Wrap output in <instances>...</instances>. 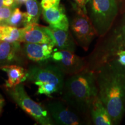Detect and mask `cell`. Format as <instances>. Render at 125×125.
Returning <instances> with one entry per match:
<instances>
[{
	"label": "cell",
	"instance_id": "6da1fadb",
	"mask_svg": "<svg viewBox=\"0 0 125 125\" xmlns=\"http://www.w3.org/2000/svg\"><path fill=\"white\" fill-rule=\"evenodd\" d=\"M100 99L114 125H119L125 114V67L116 59L109 61L94 71Z\"/></svg>",
	"mask_w": 125,
	"mask_h": 125
},
{
	"label": "cell",
	"instance_id": "7a4b0ae2",
	"mask_svg": "<svg viewBox=\"0 0 125 125\" xmlns=\"http://www.w3.org/2000/svg\"><path fill=\"white\" fill-rule=\"evenodd\" d=\"M98 93L96 73L89 68L69 75L61 93L65 104L81 114L90 112Z\"/></svg>",
	"mask_w": 125,
	"mask_h": 125
},
{
	"label": "cell",
	"instance_id": "3957f363",
	"mask_svg": "<svg viewBox=\"0 0 125 125\" xmlns=\"http://www.w3.org/2000/svg\"><path fill=\"white\" fill-rule=\"evenodd\" d=\"M125 50V14L119 24L95 49L87 68L95 71L98 67L116 58L119 51Z\"/></svg>",
	"mask_w": 125,
	"mask_h": 125
},
{
	"label": "cell",
	"instance_id": "277c9868",
	"mask_svg": "<svg viewBox=\"0 0 125 125\" xmlns=\"http://www.w3.org/2000/svg\"><path fill=\"white\" fill-rule=\"evenodd\" d=\"M87 15L97 34L104 37L110 31L118 13L116 0H89L86 5Z\"/></svg>",
	"mask_w": 125,
	"mask_h": 125
},
{
	"label": "cell",
	"instance_id": "5b68a950",
	"mask_svg": "<svg viewBox=\"0 0 125 125\" xmlns=\"http://www.w3.org/2000/svg\"><path fill=\"white\" fill-rule=\"evenodd\" d=\"M7 90L16 104L39 124L42 125L54 124V121L49 112L41 104L34 101L28 95L22 84H19Z\"/></svg>",
	"mask_w": 125,
	"mask_h": 125
},
{
	"label": "cell",
	"instance_id": "8992f818",
	"mask_svg": "<svg viewBox=\"0 0 125 125\" xmlns=\"http://www.w3.org/2000/svg\"><path fill=\"white\" fill-rule=\"evenodd\" d=\"M73 8L76 13L70 23L71 30L76 42L85 51H87L97 34L87 13L78 8Z\"/></svg>",
	"mask_w": 125,
	"mask_h": 125
},
{
	"label": "cell",
	"instance_id": "52a82bcc",
	"mask_svg": "<svg viewBox=\"0 0 125 125\" xmlns=\"http://www.w3.org/2000/svg\"><path fill=\"white\" fill-rule=\"evenodd\" d=\"M27 71V81L35 83L37 82H48L55 85L58 87L60 93L64 85V74L57 65L47 66L32 65L29 67Z\"/></svg>",
	"mask_w": 125,
	"mask_h": 125
},
{
	"label": "cell",
	"instance_id": "ba28073f",
	"mask_svg": "<svg viewBox=\"0 0 125 125\" xmlns=\"http://www.w3.org/2000/svg\"><path fill=\"white\" fill-rule=\"evenodd\" d=\"M51 59L64 74L68 75L77 74L87 68L85 59L67 50L54 49Z\"/></svg>",
	"mask_w": 125,
	"mask_h": 125
},
{
	"label": "cell",
	"instance_id": "9c48e42d",
	"mask_svg": "<svg viewBox=\"0 0 125 125\" xmlns=\"http://www.w3.org/2000/svg\"><path fill=\"white\" fill-rule=\"evenodd\" d=\"M48 111L54 122L61 125H79L85 123L78 113L67 104L52 101L47 104Z\"/></svg>",
	"mask_w": 125,
	"mask_h": 125
},
{
	"label": "cell",
	"instance_id": "30bf717a",
	"mask_svg": "<svg viewBox=\"0 0 125 125\" xmlns=\"http://www.w3.org/2000/svg\"><path fill=\"white\" fill-rule=\"evenodd\" d=\"M20 43L0 40V70L6 65H20L24 63L26 56Z\"/></svg>",
	"mask_w": 125,
	"mask_h": 125
},
{
	"label": "cell",
	"instance_id": "8fae6325",
	"mask_svg": "<svg viewBox=\"0 0 125 125\" xmlns=\"http://www.w3.org/2000/svg\"><path fill=\"white\" fill-rule=\"evenodd\" d=\"M21 42L54 45V40L52 37L49 27L40 26L38 23L29 24L23 27Z\"/></svg>",
	"mask_w": 125,
	"mask_h": 125
},
{
	"label": "cell",
	"instance_id": "7c38bea8",
	"mask_svg": "<svg viewBox=\"0 0 125 125\" xmlns=\"http://www.w3.org/2000/svg\"><path fill=\"white\" fill-rule=\"evenodd\" d=\"M54 47L51 43L24 42L23 50L27 59L35 62H43L51 59Z\"/></svg>",
	"mask_w": 125,
	"mask_h": 125
},
{
	"label": "cell",
	"instance_id": "4fadbf2b",
	"mask_svg": "<svg viewBox=\"0 0 125 125\" xmlns=\"http://www.w3.org/2000/svg\"><path fill=\"white\" fill-rule=\"evenodd\" d=\"M43 18L50 26L68 31L70 23L65 15V9L62 5L58 7L42 9Z\"/></svg>",
	"mask_w": 125,
	"mask_h": 125
},
{
	"label": "cell",
	"instance_id": "5bb4252c",
	"mask_svg": "<svg viewBox=\"0 0 125 125\" xmlns=\"http://www.w3.org/2000/svg\"><path fill=\"white\" fill-rule=\"evenodd\" d=\"M49 29L57 49L67 50L74 52L76 49L75 41L69 30H63L50 26Z\"/></svg>",
	"mask_w": 125,
	"mask_h": 125
},
{
	"label": "cell",
	"instance_id": "9a60e30c",
	"mask_svg": "<svg viewBox=\"0 0 125 125\" xmlns=\"http://www.w3.org/2000/svg\"><path fill=\"white\" fill-rule=\"evenodd\" d=\"M1 70L7 74L8 79L4 86L6 89L12 88L21 84L27 79V71L23 67L19 65H9L2 67Z\"/></svg>",
	"mask_w": 125,
	"mask_h": 125
},
{
	"label": "cell",
	"instance_id": "2e32d148",
	"mask_svg": "<svg viewBox=\"0 0 125 125\" xmlns=\"http://www.w3.org/2000/svg\"><path fill=\"white\" fill-rule=\"evenodd\" d=\"M90 114L93 123L96 125H112V119L98 96L92 103Z\"/></svg>",
	"mask_w": 125,
	"mask_h": 125
},
{
	"label": "cell",
	"instance_id": "e0dca14e",
	"mask_svg": "<svg viewBox=\"0 0 125 125\" xmlns=\"http://www.w3.org/2000/svg\"><path fill=\"white\" fill-rule=\"evenodd\" d=\"M26 8V23L29 24L38 23L42 8L38 0H27L25 3Z\"/></svg>",
	"mask_w": 125,
	"mask_h": 125
},
{
	"label": "cell",
	"instance_id": "ac0fdd59",
	"mask_svg": "<svg viewBox=\"0 0 125 125\" xmlns=\"http://www.w3.org/2000/svg\"><path fill=\"white\" fill-rule=\"evenodd\" d=\"M23 27L10 26H0V40L9 42L19 41L21 42Z\"/></svg>",
	"mask_w": 125,
	"mask_h": 125
},
{
	"label": "cell",
	"instance_id": "d6986e66",
	"mask_svg": "<svg viewBox=\"0 0 125 125\" xmlns=\"http://www.w3.org/2000/svg\"><path fill=\"white\" fill-rule=\"evenodd\" d=\"M0 26H10L18 28L23 26L24 27L27 26L26 13L21 12L19 8L16 7L9 18Z\"/></svg>",
	"mask_w": 125,
	"mask_h": 125
},
{
	"label": "cell",
	"instance_id": "ffe728a7",
	"mask_svg": "<svg viewBox=\"0 0 125 125\" xmlns=\"http://www.w3.org/2000/svg\"><path fill=\"white\" fill-rule=\"evenodd\" d=\"M34 84L38 86L37 93L39 94H45L51 97V95L54 93H60L58 87L54 84L42 82H35Z\"/></svg>",
	"mask_w": 125,
	"mask_h": 125
},
{
	"label": "cell",
	"instance_id": "44dd1931",
	"mask_svg": "<svg viewBox=\"0 0 125 125\" xmlns=\"http://www.w3.org/2000/svg\"><path fill=\"white\" fill-rule=\"evenodd\" d=\"M18 5H13L11 7H4L0 8V25L9 18L13 13V10Z\"/></svg>",
	"mask_w": 125,
	"mask_h": 125
},
{
	"label": "cell",
	"instance_id": "7402d4cb",
	"mask_svg": "<svg viewBox=\"0 0 125 125\" xmlns=\"http://www.w3.org/2000/svg\"><path fill=\"white\" fill-rule=\"evenodd\" d=\"M60 1L61 0H41V5L42 9L58 7L60 5Z\"/></svg>",
	"mask_w": 125,
	"mask_h": 125
},
{
	"label": "cell",
	"instance_id": "603a6c76",
	"mask_svg": "<svg viewBox=\"0 0 125 125\" xmlns=\"http://www.w3.org/2000/svg\"><path fill=\"white\" fill-rule=\"evenodd\" d=\"M89 0H73V7H76L82 9L83 12L87 13L86 5Z\"/></svg>",
	"mask_w": 125,
	"mask_h": 125
},
{
	"label": "cell",
	"instance_id": "cb8c5ba5",
	"mask_svg": "<svg viewBox=\"0 0 125 125\" xmlns=\"http://www.w3.org/2000/svg\"><path fill=\"white\" fill-rule=\"evenodd\" d=\"M116 59L122 65L125 67V50L119 51L116 54Z\"/></svg>",
	"mask_w": 125,
	"mask_h": 125
},
{
	"label": "cell",
	"instance_id": "d4e9b609",
	"mask_svg": "<svg viewBox=\"0 0 125 125\" xmlns=\"http://www.w3.org/2000/svg\"><path fill=\"white\" fill-rule=\"evenodd\" d=\"M13 5H18L15 0H0V8L4 6L11 7Z\"/></svg>",
	"mask_w": 125,
	"mask_h": 125
},
{
	"label": "cell",
	"instance_id": "484cf974",
	"mask_svg": "<svg viewBox=\"0 0 125 125\" xmlns=\"http://www.w3.org/2000/svg\"><path fill=\"white\" fill-rule=\"evenodd\" d=\"M5 104V101L4 98L2 97V96H1V94H0V107H2L4 106Z\"/></svg>",
	"mask_w": 125,
	"mask_h": 125
},
{
	"label": "cell",
	"instance_id": "4316f807",
	"mask_svg": "<svg viewBox=\"0 0 125 125\" xmlns=\"http://www.w3.org/2000/svg\"><path fill=\"white\" fill-rule=\"evenodd\" d=\"M15 1L18 5H21V4L26 3V2L27 1V0H15Z\"/></svg>",
	"mask_w": 125,
	"mask_h": 125
},
{
	"label": "cell",
	"instance_id": "83f0119b",
	"mask_svg": "<svg viewBox=\"0 0 125 125\" xmlns=\"http://www.w3.org/2000/svg\"><path fill=\"white\" fill-rule=\"evenodd\" d=\"M1 111H2V107H0V113L1 112Z\"/></svg>",
	"mask_w": 125,
	"mask_h": 125
}]
</instances>
